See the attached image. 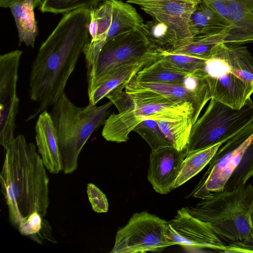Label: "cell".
I'll list each match as a JSON object with an SVG mask.
<instances>
[{"label": "cell", "instance_id": "1", "mask_svg": "<svg viewBox=\"0 0 253 253\" xmlns=\"http://www.w3.org/2000/svg\"><path fill=\"white\" fill-rule=\"evenodd\" d=\"M90 9H78L64 14L41 44L31 66L29 95L38 104L27 121L52 107L65 93L84 47L89 39Z\"/></svg>", "mask_w": 253, "mask_h": 253}, {"label": "cell", "instance_id": "2", "mask_svg": "<svg viewBox=\"0 0 253 253\" xmlns=\"http://www.w3.org/2000/svg\"><path fill=\"white\" fill-rule=\"evenodd\" d=\"M5 151L0 173L1 191L8 207L11 223L18 228L29 215L43 218L49 204V178L34 144L19 134Z\"/></svg>", "mask_w": 253, "mask_h": 253}, {"label": "cell", "instance_id": "3", "mask_svg": "<svg viewBox=\"0 0 253 253\" xmlns=\"http://www.w3.org/2000/svg\"><path fill=\"white\" fill-rule=\"evenodd\" d=\"M206 58L202 74L211 98L240 109L253 93V57L247 47L220 42Z\"/></svg>", "mask_w": 253, "mask_h": 253}, {"label": "cell", "instance_id": "4", "mask_svg": "<svg viewBox=\"0 0 253 253\" xmlns=\"http://www.w3.org/2000/svg\"><path fill=\"white\" fill-rule=\"evenodd\" d=\"M253 186L245 184L231 190L211 193L187 209L193 216L208 222L221 240L248 245H253Z\"/></svg>", "mask_w": 253, "mask_h": 253}, {"label": "cell", "instance_id": "5", "mask_svg": "<svg viewBox=\"0 0 253 253\" xmlns=\"http://www.w3.org/2000/svg\"><path fill=\"white\" fill-rule=\"evenodd\" d=\"M208 165L190 196L202 199L246 184L253 176V122L222 143Z\"/></svg>", "mask_w": 253, "mask_h": 253}, {"label": "cell", "instance_id": "6", "mask_svg": "<svg viewBox=\"0 0 253 253\" xmlns=\"http://www.w3.org/2000/svg\"><path fill=\"white\" fill-rule=\"evenodd\" d=\"M113 103L81 107L64 93L52 106L50 115L58 140L62 171L71 174L78 167L82 148L91 135L104 122Z\"/></svg>", "mask_w": 253, "mask_h": 253}, {"label": "cell", "instance_id": "7", "mask_svg": "<svg viewBox=\"0 0 253 253\" xmlns=\"http://www.w3.org/2000/svg\"><path fill=\"white\" fill-rule=\"evenodd\" d=\"M144 21L132 5L121 0H105L90 9L88 41L83 53L87 74L93 69L103 46L120 35L141 28Z\"/></svg>", "mask_w": 253, "mask_h": 253}, {"label": "cell", "instance_id": "8", "mask_svg": "<svg viewBox=\"0 0 253 253\" xmlns=\"http://www.w3.org/2000/svg\"><path fill=\"white\" fill-rule=\"evenodd\" d=\"M253 122V101L248 99L240 109L213 98L204 114L193 125L185 150L189 153L223 143Z\"/></svg>", "mask_w": 253, "mask_h": 253}, {"label": "cell", "instance_id": "9", "mask_svg": "<svg viewBox=\"0 0 253 253\" xmlns=\"http://www.w3.org/2000/svg\"><path fill=\"white\" fill-rule=\"evenodd\" d=\"M159 52L141 28L112 39L103 46L93 69L87 74L88 93L111 70L140 63L150 64L158 59Z\"/></svg>", "mask_w": 253, "mask_h": 253}, {"label": "cell", "instance_id": "10", "mask_svg": "<svg viewBox=\"0 0 253 253\" xmlns=\"http://www.w3.org/2000/svg\"><path fill=\"white\" fill-rule=\"evenodd\" d=\"M168 221L143 211L134 213L116 233L110 253L161 252L173 246L167 235Z\"/></svg>", "mask_w": 253, "mask_h": 253}, {"label": "cell", "instance_id": "11", "mask_svg": "<svg viewBox=\"0 0 253 253\" xmlns=\"http://www.w3.org/2000/svg\"><path fill=\"white\" fill-rule=\"evenodd\" d=\"M167 235L174 245L188 253L211 250L225 253L226 245L213 232L210 224L193 216L187 207L177 211L176 216L168 221Z\"/></svg>", "mask_w": 253, "mask_h": 253}, {"label": "cell", "instance_id": "12", "mask_svg": "<svg viewBox=\"0 0 253 253\" xmlns=\"http://www.w3.org/2000/svg\"><path fill=\"white\" fill-rule=\"evenodd\" d=\"M22 53L16 49L0 56V144L4 150L15 137L19 103L17 85Z\"/></svg>", "mask_w": 253, "mask_h": 253}, {"label": "cell", "instance_id": "13", "mask_svg": "<svg viewBox=\"0 0 253 253\" xmlns=\"http://www.w3.org/2000/svg\"><path fill=\"white\" fill-rule=\"evenodd\" d=\"M202 0H126L138 5L153 19L167 24L174 33L176 47L180 49L191 43L189 29L190 17Z\"/></svg>", "mask_w": 253, "mask_h": 253}, {"label": "cell", "instance_id": "14", "mask_svg": "<svg viewBox=\"0 0 253 253\" xmlns=\"http://www.w3.org/2000/svg\"><path fill=\"white\" fill-rule=\"evenodd\" d=\"M126 86L147 90L175 102H190L194 108L193 125L211 98L208 83L204 76L199 73L189 75L182 84L141 82L131 79Z\"/></svg>", "mask_w": 253, "mask_h": 253}, {"label": "cell", "instance_id": "15", "mask_svg": "<svg viewBox=\"0 0 253 253\" xmlns=\"http://www.w3.org/2000/svg\"><path fill=\"white\" fill-rule=\"evenodd\" d=\"M185 157V151H179L173 146L151 150L147 179L156 192L167 194L174 189Z\"/></svg>", "mask_w": 253, "mask_h": 253}, {"label": "cell", "instance_id": "16", "mask_svg": "<svg viewBox=\"0 0 253 253\" xmlns=\"http://www.w3.org/2000/svg\"><path fill=\"white\" fill-rule=\"evenodd\" d=\"M38 152L50 173L62 171L58 137L50 114L45 110L40 114L35 126Z\"/></svg>", "mask_w": 253, "mask_h": 253}, {"label": "cell", "instance_id": "17", "mask_svg": "<svg viewBox=\"0 0 253 253\" xmlns=\"http://www.w3.org/2000/svg\"><path fill=\"white\" fill-rule=\"evenodd\" d=\"M224 1L234 26L225 43L241 45L253 42V0Z\"/></svg>", "mask_w": 253, "mask_h": 253}, {"label": "cell", "instance_id": "18", "mask_svg": "<svg viewBox=\"0 0 253 253\" xmlns=\"http://www.w3.org/2000/svg\"><path fill=\"white\" fill-rule=\"evenodd\" d=\"M233 28L232 24L204 1L197 5L189 21V29L192 39L219 34H225L228 37Z\"/></svg>", "mask_w": 253, "mask_h": 253}, {"label": "cell", "instance_id": "19", "mask_svg": "<svg viewBox=\"0 0 253 253\" xmlns=\"http://www.w3.org/2000/svg\"><path fill=\"white\" fill-rule=\"evenodd\" d=\"M147 63L121 66L116 68L102 77L88 93V104L92 106L97 103L120 85L127 83L146 65Z\"/></svg>", "mask_w": 253, "mask_h": 253}, {"label": "cell", "instance_id": "20", "mask_svg": "<svg viewBox=\"0 0 253 253\" xmlns=\"http://www.w3.org/2000/svg\"><path fill=\"white\" fill-rule=\"evenodd\" d=\"M9 8L18 31L19 45L23 42L27 46L34 47L38 28L33 0H22L15 3Z\"/></svg>", "mask_w": 253, "mask_h": 253}, {"label": "cell", "instance_id": "21", "mask_svg": "<svg viewBox=\"0 0 253 253\" xmlns=\"http://www.w3.org/2000/svg\"><path fill=\"white\" fill-rule=\"evenodd\" d=\"M156 121L172 146L185 151L193 126L192 117H171Z\"/></svg>", "mask_w": 253, "mask_h": 253}, {"label": "cell", "instance_id": "22", "mask_svg": "<svg viewBox=\"0 0 253 253\" xmlns=\"http://www.w3.org/2000/svg\"><path fill=\"white\" fill-rule=\"evenodd\" d=\"M221 144L219 143L187 155L182 162L174 189L186 182L208 165Z\"/></svg>", "mask_w": 253, "mask_h": 253}, {"label": "cell", "instance_id": "23", "mask_svg": "<svg viewBox=\"0 0 253 253\" xmlns=\"http://www.w3.org/2000/svg\"><path fill=\"white\" fill-rule=\"evenodd\" d=\"M190 74L172 70L164 66L158 58L142 68L131 79L141 82L182 84Z\"/></svg>", "mask_w": 253, "mask_h": 253}, {"label": "cell", "instance_id": "24", "mask_svg": "<svg viewBox=\"0 0 253 253\" xmlns=\"http://www.w3.org/2000/svg\"><path fill=\"white\" fill-rule=\"evenodd\" d=\"M158 59L172 70L190 74L203 70L207 58L160 50Z\"/></svg>", "mask_w": 253, "mask_h": 253}, {"label": "cell", "instance_id": "25", "mask_svg": "<svg viewBox=\"0 0 253 253\" xmlns=\"http://www.w3.org/2000/svg\"><path fill=\"white\" fill-rule=\"evenodd\" d=\"M141 28L159 50L170 51L175 49L177 44L175 35L167 24L153 19L145 22Z\"/></svg>", "mask_w": 253, "mask_h": 253}, {"label": "cell", "instance_id": "26", "mask_svg": "<svg viewBox=\"0 0 253 253\" xmlns=\"http://www.w3.org/2000/svg\"><path fill=\"white\" fill-rule=\"evenodd\" d=\"M105 0H42L38 6L42 13L65 14L81 9H91Z\"/></svg>", "mask_w": 253, "mask_h": 253}, {"label": "cell", "instance_id": "27", "mask_svg": "<svg viewBox=\"0 0 253 253\" xmlns=\"http://www.w3.org/2000/svg\"><path fill=\"white\" fill-rule=\"evenodd\" d=\"M133 131L136 132L145 140L151 150L172 146L154 120L147 119L141 122Z\"/></svg>", "mask_w": 253, "mask_h": 253}, {"label": "cell", "instance_id": "28", "mask_svg": "<svg viewBox=\"0 0 253 253\" xmlns=\"http://www.w3.org/2000/svg\"><path fill=\"white\" fill-rule=\"evenodd\" d=\"M126 84L120 85L106 97L115 105L119 113L126 111L135 107L131 96L126 91H123Z\"/></svg>", "mask_w": 253, "mask_h": 253}, {"label": "cell", "instance_id": "29", "mask_svg": "<svg viewBox=\"0 0 253 253\" xmlns=\"http://www.w3.org/2000/svg\"><path fill=\"white\" fill-rule=\"evenodd\" d=\"M87 194L93 210L97 213H105L108 211V200L104 193L94 184H87Z\"/></svg>", "mask_w": 253, "mask_h": 253}, {"label": "cell", "instance_id": "30", "mask_svg": "<svg viewBox=\"0 0 253 253\" xmlns=\"http://www.w3.org/2000/svg\"><path fill=\"white\" fill-rule=\"evenodd\" d=\"M212 8L217 13L229 23L233 24L228 8L223 0L204 1ZM234 27V26H233ZM233 29V28H232Z\"/></svg>", "mask_w": 253, "mask_h": 253}, {"label": "cell", "instance_id": "31", "mask_svg": "<svg viewBox=\"0 0 253 253\" xmlns=\"http://www.w3.org/2000/svg\"><path fill=\"white\" fill-rule=\"evenodd\" d=\"M229 252L253 253V245H244L240 243L230 244L228 249Z\"/></svg>", "mask_w": 253, "mask_h": 253}, {"label": "cell", "instance_id": "32", "mask_svg": "<svg viewBox=\"0 0 253 253\" xmlns=\"http://www.w3.org/2000/svg\"><path fill=\"white\" fill-rule=\"evenodd\" d=\"M22 0H0V6L3 8H9L12 5Z\"/></svg>", "mask_w": 253, "mask_h": 253}, {"label": "cell", "instance_id": "33", "mask_svg": "<svg viewBox=\"0 0 253 253\" xmlns=\"http://www.w3.org/2000/svg\"><path fill=\"white\" fill-rule=\"evenodd\" d=\"M250 220H251V223L253 232V207L252 208L251 213Z\"/></svg>", "mask_w": 253, "mask_h": 253}, {"label": "cell", "instance_id": "34", "mask_svg": "<svg viewBox=\"0 0 253 253\" xmlns=\"http://www.w3.org/2000/svg\"><path fill=\"white\" fill-rule=\"evenodd\" d=\"M206 0H202V1H206Z\"/></svg>", "mask_w": 253, "mask_h": 253}]
</instances>
